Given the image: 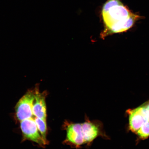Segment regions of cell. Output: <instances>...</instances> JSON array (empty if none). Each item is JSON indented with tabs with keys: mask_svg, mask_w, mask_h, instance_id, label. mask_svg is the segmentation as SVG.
<instances>
[{
	"mask_svg": "<svg viewBox=\"0 0 149 149\" xmlns=\"http://www.w3.org/2000/svg\"><path fill=\"white\" fill-rule=\"evenodd\" d=\"M102 16L105 25L102 37L128 30L139 18L119 0H109L106 3L102 8Z\"/></svg>",
	"mask_w": 149,
	"mask_h": 149,
	"instance_id": "6da1fadb",
	"label": "cell"
},
{
	"mask_svg": "<svg viewBox=\"0 0 149 149\" xmlns=\"http://www.w3.org/2000/svg\"><path fill=\"white\" fill-rule=\"evenodd\" d=\"M130 130L135 133L149 126V100L136 109L127 111Z\"/></svg>",
	"mask_w": 149,
	"mask_h": 149,
	"instance_id": "7a4b0ae2",
	"label": "cell"
},
{
	"mask_svg": "<svg viewBox=\"0 0 149 149\" xmlns=\"http://www.w3.org/2000/svg\"><path fill=\"white\" fill-rule=\"evenodd\" d=\"M36 90L35 87L28 91L17 103L15 107L16 116L20 122L33 118V107Z\"/></svg>",
	"mask_w": 149,
	"mask_h": 149,
	"instance_id": "3957f363",
	"label": "cell"
},
{
	"mask_svg": "<svg viewBox=\"0 0 149 149\" xmlns=\"http://www.w3.org/2000/svg\"><path fill=\"white\" fill-rule=\"evenodd\" d=\"M20 128L24 139L32 141L42 146L47 144L43 139L33 118L20 122Z\"/></svg>",
	"mask_w": 149,
	"mask_h": 149,
	"instance_id": "277c9868",
	"label": "cell"
},
{
	"mask_svg": "<svg viewBox=\"0 0 149 149\" xmlns=\"http://www.w3.org/2000/svg\"><path fill=\"white\" fill-rule=\"evenodd\" d=\"M36 87L35 97L33 107V116L46 121L47 109L45 101L46 93H40L38 87Z\"/></svg>",
	"mask_w": 149,
	"mask_h": 149,
	"instance_id": "5b68a950",
	"label": "cell"
},
{
	"mask_svg": "<svg viewBox=\"0 0 149 149\" xmlns=\"http://www.w3.org/2000/svg\"><path fill=\"white\" fill-rule=\"evenodd\" d=\"M67 141L77 146L84 143L81 124H72L69 125L66 129Z\"/></svg>",
	"mask_w": 149,
	"mask_h": 149,
	"instance_id": "8992f818",
	"label": "cell"
},
{
	"mask_svg": "<svg viewBox=\"0 0 149 149\" xmlns=\"http://www.w3.org/2000/svg\"><path fill=\"white\" fill-rule=\"evenodd\" d=\"M81 125L84 143H90L97 137L99 129L95 125L88 121Z\"/></svg>",
	"mask_w": 149,
	"mask_h": 149,
	"instance_id": "52a82bcc",
	"label": "cell"
},
{
	"mask_svg": "<svg viewBox=\"0 0 149 149\" xmlns=\"http://www.w3.org/2000/svg\"><path fill=\"white\" fill-rule=\"evenodd\" d=\"M33 119L43 139L46 144H47V141L46 139L47 126L46 121L36 117L33 118Z\"/></svg>",
	"mask_w": 149,
	"mask_h": 149,
	"instance_id": "ba28073f",
	"label": "cell"
}]
</instances>
